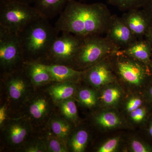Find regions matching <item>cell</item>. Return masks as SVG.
I'll use <instances>...</instances> for the list:
<instances>
[{
    "instance_id": "obj_1",
    "label": "cell",
    "mask_w": 152,
    "mask_h": 152,
    "mask_svg": "<svg viewBox=\"0 0 152 152\" xmlns=\"http://www.w3.org/2000/svg\"><path fill=\"white\" fill-rule=\"evenodd\" d=\"M112 15L105 4H83L69 0L55 24L60 32H68L79 38L105 34Z\"/></svg>"
},
{
    "instance_id": "obj_2",
    "label": "cell",
    "mask_w": 152,
    "mask_h": 152,
    "mask_svg": "<svg viewBox=\"0 0 152 152\" xmlns=\"http://www.w3.org/2000/svg\"><path fill=\"white\" fill-rule=\"evenodd\" d=\"M59 33L48 19L42 18L18 33L24 61L39 62L45 58Z\"/></svg>"
},
{
    "instance_id": "obj_3",
    "label": "cell",
    "mask_w": 152,
    "mask_h": 152,
    "mask_svg": "<svg viewBox=\"0 0 152 152\" xmlns=\"http://www.w3.org/2000/svg\"><path fill=\"white\" fill-rule=\"evenodd\" d=\"M118 50L106 37L88 36L82 39L78 51L71 64L79 69L90 68Z\"/></svg>"
},
{
    "instance_id": "obj_4",
    "label": "cell",
    "mask_w": 152,
    "mask_h": 152,
    "mask_svg": "<svg viewBox=\"0 0 152 152\" xmlns=\"http://www.w3.org/2000/svg\"><path fill=\"white\" fill-rule=\"evenodd\" d=\"M42 18L37 10L28 4L10 1L0 6V27L12 32L18 34Z\"/></svg>"
},
{
    "instance_id": "obj_5",
    "label": "cell",
    "mask_w": 152,
    "mask_h": 152,
    "mask_svg": "<svg viewBox=\"0 0 152 152\" xmlns=\"http://www.w3.org/2000/svg\"><path fill=\"white\" fill-rule=\"evenodd\" d=\"M114 72L130 84L140 86L152 78V67L118 51L110 56Z\"/></svg>"
},
{
    "instance_id": "obj_6",
    "label": "cell",
    "mask_w": 152,
    "mask_h": 152,
    "mask_svg": "<svg viewBox=\"0 0 152 152\" xmlns=\"http://www.w3.org/2000/svg\"><path fill=\"white\" fill-rule=\"evenodd\" d=\"M82 38L68 32H62L52 43L46 57L52 64L69 66L72 64L78 51Z\"/></svg>"
},
{
    "instance_id": "obj_7",
    "label": "cell",
    "mask_w": 152,
    "mask_h": 152,
    "mask_svg": "<svg viewBox=\"0 0 152 152\" xmlns=\"http://www.w3.org/2000/svg\"><path fill=\"white\" fill-rule=\"evenodd\" d=\"M22 62L25 61L18 34L0 27V63L2 68L13 71Z\"/></svg>"
},
{
    "instance_id": "obj_8",
    "label": "cell",
    "mask_w": 152,
    "mask_h": 152,
    "mask_svg": "<svg viewBox=\"0 0 152 152\" xmlns=\"http://www.w3.org/2000/svg\"><path fill=\"white\" fill-rule=\"evenodd\" d=\"M105 34L106 37L119 50L126 48L137 39L122 17L112 15Z\"/></svg>"
},
{
    "instance_id": "obj_9",
    "label": "cell",
    "mask_w": 152,
    "mask_h": 152,
    "mask_svg": "<svg viewBox=\"0 0 152 152\" xmlns=\"http://www.w3.org/2000/svg\"><path fill=\"white\" fill-rule=\"evenodd\" d=\"M114 72L109 57L85 70L84 75L92 85L98 87L113 81Z\"/></svg>"
},
{
    "instance_id": "obj_10",
    "label": "cell",
    "mask_w": 152,
    "mask_h": 152,
    "mask_svg": "<svg viewBox=\"0 0 152 152\" xmlns=\"http://www.w3.org/2000/svg\"><path fill=\"white\" fill-rule=\"evenodd\" d=\"M121 17L136 37L138 39L145 38L152 23L142 9L126 11Z\"/></svg>"
},
{
    "instance_id": "obj_11",
    "label": "cell",
    "mask_w": 152,
    "mask_h": 152,
    "mask_svg": "<svg viewBox=\"0 0 152 152\" xmlns=\"http://www.w3.org/2000/svg\"><path fill=\"white\" fill-rule=\"evenodd\" d=\"M42 64L50 75L52 81H54L62 83L77 80L85 72V71L78 70L71 66L61 64Z\"/></svg>"
},
{
    "instance_id": "obj_12",
    "label": "cell",
    "mask_w": 152,
    "mask_h": 152,
    "mask_svg": "<svg viewBox=\"0 0 152 152\" xmlns=\"http://www.w3.org/2000/svg\"><path fill=\"white\" fill-rule=\"evenodd\" d=\"M118 51L139 61L151 66L152 47L145 38L137 39L129 47Z\"/></svg>"
},
{
    "instance_id": "obj_13",
    "label": "cell",
    "mask_w": 152,
    "mask_h": 152,
    "mask_svg": "<svg viewBox=\"0 0 152 152\" xmlns=\"http://www.w3.org/2000/svg\"><path fill=\"white\" fill-rule=\"evenodd\" d=\"M69 0H36L35 8L45 18L51 19L60 15Z\"/></svg>"
},
{
    "instance_id": "obj_14",
    "label": "cell",
    "mask_w": 152,
    "mask_h": 152,
    "mask_svg": "<svg viewBox=\"0 0 152 152\" xmlns=\"http://www.w3.org/2000/svg\"><path fill=\"white\" fill-rule=\"evenodd\" d=\"M23 65L25 72L34 84H45L52 81L50 75L42 63L37 61H26Z\"/></svg>"
},
{
    "instance_id": "obj_15",
    "label": "cell",
    "mask_w": 152,
    "mask_h": 152,
    "mask_svg": "<svg viewBox=\"0 0 152 152\" xmlns=\"http://www.w3.org/2000/svg\"><path fill=\"white\" fill-rule=\"evenodd\" d=\"M8 86L9 95L14 100L22 97L26 90V82L21 75H11Z\"/></svg>"
},
{
    "instance_id": "obj_16",
    "label": "cell",
    "mask_w": 152,
    "mask_h": 152,
    "mask_svg": "<svg viewBox=\"0 0 152 152\" xmlns=\"http://www.w3.org/2000/svg\"><path fill=\"white\" fill-rule=\"evenodd\" d=\"M71 82H62L54 85L50 88V94L54 100L62 102L69 99L73 95L75 88Z\"/></svg>"
},
{
    "instance_id": "obj_17",
    "label": "cell",
    "mask_w": 152,
    "mask_h": 152,
    "mask_svg": "<svg viewBox=\"0 0 152 152\" xmlns=\"http://www.w3.org/2000/svg\"><path fill=\"white\" fill-rule=\"evenodd\" d=\"M27 125L25 123H13L9 127L7 131V137L9 141L13 145L21 143L28 133Z\"/></svg>"
},
{
    "instance_id": "obj_18",
    "label": "cell",
    "mask_w": 152,
    "mask_h": 152,
    "mask_svg": "<svg viewBox=\"0 0 152 152\" xmlns=\"http://www.w3.org/2000/svg\"><path fill=\"white\" fill-rule=\"evenodd\" d=\"M147 0H107L110 4L120 10L128 11L133 9H142Z\"/></svg>"
},
{
    "instance_id": "obj_19",
    "label": "cell",
    "mask_w": 152,
    "mask_h": 152,
    "mask_svg": "<svg viewBox=\"0 0 152 152\" xmlns=\"http://www.w3.org/2000/svg\"><path fill=\"white\" fill-rule=\"evenodd\" d=\"M88 135L86 131L82 130L76 133L72 138L71 147L75 152H81L84 151L88 142Z\"/></svg>"
},
{
    "instance_id": "obj_20",
    "label": "cell",
    "mask_w": 152,
    "mask_h": 152,
    "mask_svg": "<svg viewBox=\"0 0 152 152\" xmlns=\"http://www.w3.org/2000/svg\"><path fill=\"white\" fill-rule=\"evenodd\" d=\"M51 128L55 135L63 140L68 137L71 130L69 123L60 119L53 120L51 124Z\"/></svg>"
},
{
    "instance_id": "obj_21",
    "label": "cell",
    "mask_w": 152,
    "mask_h": 152,
    "mask_svg": "<svg viewBox=\"0 0 152 152\" xmlns=\"http://www.w3.org/2000/svg\"><path fill=\"white\" fill-rule=\"evenodd\" d=\"M48 105L45 99L39 98L34 101L30 107V114L37 119L42 118L48 111Z\"/></svg>"
},
{
    "instance_id": "obj_22",
    "label": "cell",
    "mask_w": 152,
    "mask_h": 152,
    "mask_svg": "<svg viewBox=\"0 0 152 152\" xmlns=\"http://www.w3.org/2000/svg\"><path fill=\"white\" fill-rule=\"evenodd\" d=\"M97 123L106 128L115 127L121 124L118 117L113 112H106L98 116L96 119Z\"/></svg>"
},
{
    "instance_id": "obj_23",
    "label": "cell",
    "mask_w": 152,
    "mask_h": 152,
    "mask_svg": "<svg viewBox=\"0 0 152 152\" xmlns=\"http://www.w3.org/2000/svg\"><path fill=\"white\" fill-rule=\"evenodd\" d=\"M121 92L116 88H110L106 89L102 93L101 99L104 103L113 104L116 102L121 97Z\"/></svg>"
},
{
    "instance_id": "obj_24",
    "label": "cell",
    "mask_w": 152,
    "mask_h": 152,
    "mask_svg": "<svg viewBox=\"0 0 152 152\" xmlns=\"http://www.w3.org/2000/svg\"><path fill=\"white\" fill-rule=\"evenodd\" d=\"M61 109L63 114L68 118L75 120L77 118V111L74 101L69 99L62 101Z\"/></svg>"
},
{
    "instance_id": "obj_25",
    "label": "cell",
    "mask_w": 152,
    "mask_h": 152,
    "mask_svg": "<svg viewBox=\"0 0 152 152\" xmlns=\"http://www.w3.org/2000/svg\"><path fill=\"white\" fill-rule=\"evenodd\" d=\"M78 96L81 102L87 107L94 106L96 103V94L92 90L84 89L79 92Z\"/></svg>"
},
{
    "instance_id": "obj_26",
    "label": "cell",
    "mask_w": 152,
    "mask_h": 152,
    "mask_svg": "<svg viewBox=\"0 0 152 152\" xmlns=\"http://www.w3.org/2000/svg\"><path fill=\"white\" fill-rule=\"evenodd\" d=\"M48 151L53 152H67L66 144L63 141V139L60 138L50 137L48 140L47 145Z\"/></svg>"
},
{
    "instance_id": "obj_27",
    "label": "cell",
    "mask_w": 152,
    "mask_h": 152,
    "mask_svg": "<svg viewBox=\"0 0 152 152\" xmlns=\"http://www.w3.org/2000/svg\"><path fill=\"white\" fill-rule=\"evenodd\" d=\"M130 113L131 118L133 121L140 122L146 118L148 113V109L145 107H141Z\"/></svg>"
},
{
    "instance_id": "obj_28",
    "label": "cell",
    "mask_w": 152,
    "mask_h": 152,
    "mask_svg": "<svg viewBox=\"0 0 152 152\" xmlns=\"http://www.w3.org/2000/svg\"><path fill=\"white\" fill-rule=\"evenodd\" d=\"M118 138H113L108 140L99 148V152H112L115 151L118 144Z\"/></svg>"
},
{
    "instance_id": "obj_29",
    "label": "cell",
    "mask_w": 152,
    "mask_h": 152,
    "mask_svg": "<svg viewBox=\"0 0 152 152\" xmlns=\"http://www.w3.org/2000/svg\"><path fill=\"white\" fill-rule=\"evenodd\" d=\"M132 148L134 152H152V146L136 140L132 142Z\"/></svg>"
},
{
    "instance_id": "obj_30",
    "label": "cell",
    "mask_w": 152,
    "mask_h": 152,
    "mask_svg": "<svg viewBox=\"0 0 152 152\" xmlns=\"http://www.w3.org/2000/svg\"><path fill=\"white\" fill-rule=\"evenodd\" d=\"M47 146L42 142H37L31 144L26 149V152H42L47 151Z\"/></svg>"
},
{
    "instance_id": "obj_31",
    "label": "cell",
    "mask_w": 152,
    "mask_h": 152,
    "mask_svg": "<svg viewBox=\"0 0 152 152\" xmlns=\"http://www.w3.org/2000/svg\"><path fill=\"white\" fill-rule=\"evenodd\" d=\"M142 103V101L140 98H133L128 102L126 106L127 110L131 113L134 110L141 107Z\"/></svg>"
},
{
    "instance_id": "obj_32",
    "label": "cell",
    "mask_w": 152,
    "mask_h": 152,
    "mask_svg": "<svg viewBox=\"0 0 152 152\" xmlns=\"http://www.w3.org/2000/svg\"><path fill=\"white\" fill-rule=\"evenodd\" d=\"M142 9L146 14L152 23V0H147Z\"/></svg>"
},
{
    "instance_id": "obj_33",
    "label": "cell",
    "mask_w": 152,
    "mask_h": 152,
    "mask_svg": "<svg viewBox=\"0 0 152 152\" xmlns=\"http://www.w3.org/2000/svg\"><path fill=\"white\" fill-rule=\"evenodd\" d=\"M7 117V107L6 105L1 107L0 109V124H2Z\"/></svg>"
},
{
    "instance_id": "obj_34",
    "label": "cell",
    "mask_w": 152,
    "mask_h": 152,
    "mask_svg": "<svg viewBox=\"0 0 152 152\" xmlns=\"http://www.w3.org/2000/svg\"><path fill=\"white\" fill-rule=\"evenodd\" d=\"M145 38L149 41L152 47V24L147 32Z\"/></svg>"
},
{
    "instance_id": "obj_35",
    "label": "cell",
    "mask_w": 152,
    "mask_h": 152,
    "mask_svg": "<svg viewBox=\"0 0 152 152\" xmlns=\"http://www.w3.org/2000/svg\"><path fill=\"white\" fill-rule=\"evenodd\" d=\"M11 1L19 2L24 3V4L31 5V4H34L36 0H11Z\"/></svg>"
},
{
    "instance_id": "obj_36",
    "label": "cell",
    "mask_w": 152,
    "mask_h": 152,
    "mask_svg": "<svg viewBox=\"0 0 152 152\" xmlns=\"http://www.w3.org/2000/svg\"><path fill=\"white\" fill-rule=\"evenodd\" d=\"M148 95L149 96V98L150 102H151L152 104V83L150 85L148 90Z\"/></svg>"
},
{
    "instance_id": "obj_37",
    "label": "cell",
    "mask_w": 152,
    "mask_h": 152,
    "mask_svg": "<svg viewBox=\"0 0 152 152\" xmlns=\"http://www.w3.org/2000/svg\"><path fill=\"white\" fill-rule=\"evenodd\" d=\"M148 133L150 137L152 139V120L150 122L148 130Z\"/></svg>"
},
{
    "instance_id": "obj_38",
    "label": "cell",
    "mask_w": 152,
    "mask_h": 152,
    "mask_svg": "<svg viewBox=\"0 0 152 152\" xmlns=\"http://www.w3.org/2000/svg\"><path fill=\"white\" fill-rule=\"evenodd\" d=\"M11 0H0V6L10 1Z\"/></svg>"
},
{
    "instance_id": "obj_39",
    "label": "cell",
    "mask_w": 152,
    "mask_h": 152,
    "mask_svg": "<svg viewBox=\"0 0 152 152\" xmlns=\"http://www.w3.org/2000/svg\"><path fill=\"white\" fill-rule=\"evenodd\" d=\"M151 66L152 67V56H151Z\"/></svg>"
}]
</instances>
